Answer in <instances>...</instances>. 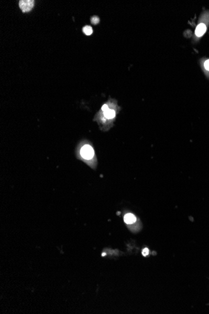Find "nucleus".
<instances>
[{
    "mask_svg": "<svg viewBox=\"0 0 209 314\" xmlns=\"http://www.w3.org/2000/svg\"><path fill=\"white\" fill-rule=\"evenodd\" d=\"M77 158L87 164L93 169H96L97 166V159L94 149L90 144H85L78 149L76 153Z\"/></svg>",
    "mask_w": 209,
    "mask_h": 314,
    "instance_id": "nucleus-1",
    "label": "nucleus"
},
{
    "mask_svg": "<svg viewBox=\"0 0 209 314\" xmlns=\"http://www.w3.org/2000/svg\"><path fill=\"white\" fill-rule=\"evenodd\" d=\"M35 1L33 0H21L19 2V6L23 13L30 11L34 6Z\"/></svg>",
    "mask_w": 209,
    "mask_h": 314,
    "instance_id": "nucleus-2",
    "label": "nucleus"
},
{
    "mask_svg": "<svg viewBox=\"0 0 209 314\" xmlns=\"http://www.w3.org/2000/svg\"><path fill=\"white\" fill-rule=\"evenodd\" d=\"M123 219L125 223L127 225H133V223L137 221V218L133 214L131 213H127L123 217Z\"/></svg>",
    "mask_w": 209,
    "mask_h": 314,
    "instance_id": "nucleus-3",
    "label": "nucleus"
},
{
    "mask_svg": "<svg viewBox=\"0 0 209 314\" xmlns=\"http://www.w3.org/2000/svg\"><path fill=\"white\" fill-rule=\"evenodd\" d=\"M206 30H207V27L205 24L204 23L199 24L195 30V35H197L198 37H200L202 36H203V35L205 34V31H206Z\"/></svg>",
    "mask_w": 209,
    "mask_h": 314,
    "instance_id": "nucleus-4",
    "label": "nucleus"
},
{
    "mask_svg": "<svg viewBox=\"0 0 209 314\" xmlns=\"http://www.w3.org/2000/svg\"><path fill=\"white\" fill-rule=\"evenodd\" d=\"M103 112H104V115L105 117L107 119H113L115 117V115H116V113H115L114 110L110 109L109 108L107 110H106V111Z\"/></svg>",
    "mask_w": 209,
    "mask_h": 314,
    "instance_id": "nucleus-5",
    "label": "nucleus"
},
{
    "mask_svg": "<svg viewBox=\"0 0 209 314\" xmlns=\"http://www.w3.org/2000/svg\"><path fill=\"white\" fill-rule=\"evenodd\" d=\"M83 33H84L86 35H88V36H89V35H90L92 34L93 29L90 27V26H85V27H83Z\"/></svg>",
    "mask_w": 209,
    "mask_h": 314,
    "instance_id": "nucleus-6",
    "label": "nucleus"
},
{
    "mask_svg": "<svg viewBox=\"0 0 209 314\" xmlns=\"http://www.w3.org/2000/svg\"><path fill=\"white\" fill-rule=\"evenodd\" d=\"M100 21V19L98 17H96V16H95V17H93L91 19V22L92 23L93 25H97L98 23Z\"/></svg>",
    "mask_w": 209,
    "mask_h": 314,
    "instance_id": "nucleus-7",
    "label": "nucleus"
},
{
    "mask_svg": "<svg viewBox=\"0 0 209 314\" xmlns=\"http://www.w3.org/2000/svg\"><path fill=\"white\" fill-rule=\"evenodd\" d=\"M204 67L207 70L209 71V60L205 61L204 63Z\"/></svg>",
    "mask_w": 209,
    "mask_h": 314,
    "instance_id": "nucleus-8",
    "label": "nucleus"
},
{
    "mask_svg": "<svg viewBox=\"0 0 209 314\" xmlns=\"http://www.w3.org/2000/svg\"><path fill=\"white\" fill-rule=\"evenodd\" d=\"M149 249L147 248H145L144 250H143V251H142V254H143V256H145V257L149 255Z\"/></svg>",
    "mask_w": 209,
    "mask_h": 314,
    "instance_id": "nucleus-9",
    "label": "nucleus"
}]
</instances>
